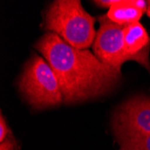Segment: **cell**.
Returning <instances> with one entry per match:
<instances>
[{
    "mask_svg": "<svg viewBox=\"0 0 150 150\" xmlns=\"http://www.w3.org/2000/svg\"><path fill=\"white\" fill-rule=\"evenodd\" d=\"M100 28L96 33L93 49L94 55L103 63L120 70L128 58L124 50V26L112 23L106 16L100 19Z\"/></svg>",
    "mask_w": 150,
    "mask_h": 150,
    "instance_id": "obj_5",
    "label": "cell"
},
{
    "mask_svg": "<svg viewBox=\"0 0 150 150\" xmlns=\"http://www.w3.org/2000/svg\"><path fill=\"white\" fill-rule=\"evenodd\" d=\"M94 3L101 7H107L110 9L116 3V0H99V1H94Z\"/></svg>",
    "mask_w": 150,
    "mask_h": 150,
    "instance_id": "obj_11",
    "label": "cell"
},
{
    "mask_svg": "<svg viewBox=\"0 0 150 150\" xmlns=\"http://www.w3.org/2000/svg\"><path fill=\"white\" fill-rule=\"evenodd\" d=\"M94 23L95 18L78 0L54 1L45 16V29L78 50H86L93 43L96 36Z\"/></svg>",
    "mask_w": 150,
    "mask_h": 150,
    "instance_id": "obj_2",
    "label": "cell"
},
{
    "mask_svg": "<svg viewBox=\"0 0 150 150\" xmlns=\"http://www.w3.org/2000/svg\"><path fill=\"white\" fill-rule=\"evenodd\" d=\"M146 13L147 17L150 19V0H147L146 1Z\"/></svg>",
    "mask_w": 150,
    "mask_h": 150,
    "instance_id": "obj_12",
    "label": "cell"
},
{
    "mask_svg": "<svg viewBox=\"0 0 150 150\" xmlns=\"http://www.w3.org/2000/svg\"><path fill=\"white\" fill-rule=\"evenodd\" d=\"M119 150H150V135L133 141L120 144Z\"/></svg>",
    "mask_w": 150,
    "mask_h": 150,
    "instance_id": "obj_8",
    "label": "cell"
},
{
    "mask_svg": "<svg viewBox=\"0 0 150 150\" xmlns=\"http://www.w3.org/2000/svg\"><path fill=\"white\" fill-rule=\"evenodd\" d=\"M19 89L35 110L60 104L63 96L59 80L51 67L39 56H34L24 67Z\"/></svg>",
    "mask_w": 150,
    "mask_h": 150,
    "instance_id": "obj_3",
    "label": "cell"
},
{
    "mask_svg": "<svg viewBox=\"0 0 150 150\" xmlns=\"http://www.w3.org/2000/svg\"><path fill=\"white\" fill-rule=\"evenodd\" d=\"M123 42L128 61L138 62L150 72V37L139 22L124 26Z\"/></svg>",
    "mask_w": 150,
    "mask_h": 150,
    "instance_id": "obj_6",
    "label": "cell"
},
{
    "mask_svg": "<svg viewBox=\"0 0 150 150\" xmlns=\"http://www.w3.org/2000/svg\"><path fill=\"white\" fill-rule=\"evenodd\" d=\"M19 146L13 135H10L4 140L0 141V150H18Z\"/></svg>",
    "mask_w": 150,
    "mask_h": 150,
    "instance_id": "obj_9",
    "label": "cell"
},
{
    "mask_svg": "<svg viewBox=\"0 0 150 150\" xmlns=\"http://www.w3.org/2000/svg\"><path fill=\"white\" fill-rule=\"evenodd\" d=\"M112 128L120 145L150 135V97H133L116 111Z\"/></svg>",
    "mask_w": 150,
    "mask_h": 150,
    "instance_id": "obj_4",
    "label": "cell"
},
{
    "mask_svg": "<svg viewBox=\"0 0 150 150\" xmlns=\"http://www.w3.org/2000/svg\"><path fill=\"white\" fill-rule=\"evenodd\" d=\"M146 11V1L145 0H116L106 16L114 23L127 26L139 23Z\"/></svg>",
    "mask_w": 150,
    "mask_h": 150,
    "instance_id": "obj_7",
    "label": "cell"
},
{
    "mask_svg": "<svg viewBox=\"0 0 150 150\" xmlns=\"http://www.w3.org/2000/svg\"><path fill=\"white\" fill-rule=\"evenodd\" d=\"M10 135H13V132L7 125L3 114H1V118H0V141L4 140Z\"/></svg>",
    "mask_w": 150,
    "mask_h": 150,
    "instance_id": "obj_10",
    "label": "cell"
},
{
    "mask_svg": "<svg viewBox=\"0 0 150 150\" xmlns=\"http://www.w3.org/2000/svg\"><path fill=\"white\" fill-rule=\"evenodd\" d=\"M35 48L55 73L66 104L104 95L120 79V70L103 63L87 50L72 47L56 33H45Z\"/></svg>",
    "mask_w": 150,
    "mask_h": 150,
    "instance_id": "obj_1",
    "label": "cell"
}]
</instances>
